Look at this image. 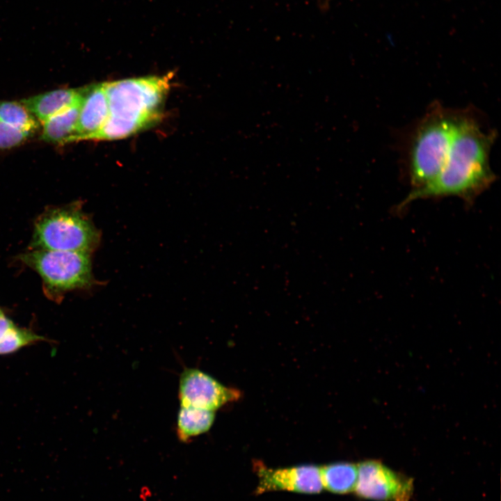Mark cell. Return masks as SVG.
<instances>
[{
	"label": "cell",
	"mask_w": 501,
	"mask_h": 501,
	"mask_svg": "<svg viewBox=\"0 0 501 501\" xmlns=\"http://www.w3.org/2000/svg\"><path fill=\"white\" fill-rule=\"evenodd\" d=\"M41 339L30 331L10 326L0 340V354H6Z\"/></svg>",
	"instance_id": "obj_15"
},
{
	"label": "cell",
	"mask_w": 501,
	"mask_h": 501,
	"mask_svg": "<svg viewBox=\"0 0 501 501\" xmlns=\"http://www.w3.org/2000/svg\"><path fill=\"white\" fill-rule=\"evenodd\" d=\"M86 88H60L31 96L20 102L42 124L56 114L81 101Z\"/></svg>",
	"instance_id": "obj_10"
},
{
	"label": "cell",
	"mask_w": 501,
	"mask_h": 501,
	"mask_svg": "<svg viewBox=\"0 0 501 501\" xmlns=\"http://www.w3.org/2000/svg\"><path fill=\"white\" fill-rule=\"evenodd\" d=\"M172 74L105 83L108 118L87 140L125 138L157 120L170 87Z\"/></svg>",
	"instance_id": "obj_2"
},
{
	"label": "cell",
	"mask_w": 501,
	"mask_h": 501,
	"mask_svg": "<svg viewBox=\"0 0 501 501\" xmlns=\"http://www.w3.org/2000/svg\"><path fill=\"white\" fill-rule=\"evenodd\" d=\"M109 115L105 83L86 88L71 142L84 141L98 132Z\"/></svg>",
	"instance_id": "obj_9"
},
{
	"label": "cell",
	"mask_w": 501,
	"mask_h": 501,
	"mask_svg": "<svg viewBox=\"0 0 501 501\" xmlns=\"http://www.w3.org/2000/svg\"><path fill=\"white\" fill-rule=\"evenodd\" d=\"M493 129L485 128L474 111L459 109L452 143L436 177L426 186L411 190L397 205L401 213L416 200L456 196L467 205L495 181L490 153L496 139Z\"/></svg>",
	"instance_id": "obj_1"
},
{
	"label": "cell",
	"mask_w": 501,
	"mask_h": 501,
	"mask_svg": "<svg viewBox=\"0 0 501 501\" xmlns=\"http://www.w3.org/2000/svg\"><path fill=\"white\" fill-rule=\"evenodd\" d=\"M31 135L0 120V150H9L24 143Z\"/></svg>",
	"instance_id": "obj_16"
},
{
	"label": "cell",
	"mask_w": 501,
	"mask_h": 501,
	"mask_svg": "<svg viewBox=\"0 0 501 501\" xmlns=\"http://www.w3.org/2000/svg\"><path fill=\"white\" fill-rule=\"evenodd\" d=\"M214 411L181 406L177 418V434L182 441H187L209 430L214 421Z\"/></svg>",
	"instance_id": "obj_13"
},
{
	"label": "cell",
	"mask_w": 501,
	"mask_h": 501,
	"mask_svg": "<svg viewBox=\"0 0 501 501\" xmlns=\"http://www.w3.org/2000/svg\"><path fill=\"white\" fill-rule=\"evenodd\" d=\"M2 315H3L2 314V312H1V310H0V317L2 316Z\"/></svg>",
	"instance_id": "obj_18"
},
{
	"label": "cell",
	"mask_w": 501,
	"mask_h": 501,
	"mask_svg": "<svg viewBox=\"0 0 501 501\" xmlns=\"http://www.w3.org/2000/svg\"><path fill=\"white\" fill-rule=\"evenodd\" d=\"M320 477L326 490L345 494L355 490L358 479V466L350 463H336L319 467Z\"/></svg>",
	"instance_id": "obj_12"
},
{
	"label": "cell",
	"mask_w": 501,
	"mask_h": 501,
	"mask_svg": "<svg viewBox=\"0 0 501 501\" xmlns=\"http://www.w3.org/2000/svg\"><path fill=\"white\" fill-rule=\"evenodd\" d=\"M239 397V391L224 386L199 369L187 367L180 374L178 397L181 406L214 411Z\"/></svg>",
	"instance_id": "obj_7"
},
{
	"label": "cell",
	"mask_w": 501,
	"mask_h": 501,
	"mask_svg": "<svg viewBox=\"0 0 501 501\" xmlns=\"http://www.w3.org/2000/svg\"><path fill=\"white\" fill-rule=\"evenodd\" d=\"M459 110L433 102L415 125L407 152L411 190L426 186L440 170L452 143Z\"/></svg>",
	"instance_id": "obj_3"
},
{
	"label": "cell",
	"mask_w": 501,
	"mask_h": 501,
	"mask_svg": "<svg viewBox=\"0 0 501 501\" xmlns=\"http://www.w3.org/2000/svg\"><path fill=\"white\" fill-rule=\"evenodd\" d=\"M355 488L358 496L380 501H409L413 479L396 472L381 461L367 460L358 464Z\"/></svg>",
	"instance_id": "obj_6"
},
{
	"label": "cell",
	"mask_w": 501,
	"mask_h": 501,
	"mask_svg": "<svg viewBox=\"0 0 501 501\" xmlns=\"http://www.w3.org/2000/svg\"><path fill=\"white\" fill-rule=\"evenodd\" d=\"M99 239V232L89 218L79 206L71 205L51 209L38 218L32 246L90 254Z\"/></svg>",
	"instance_id": "obj_4"
},
{
	"label": "cell",
	"mask_w": 501,
	"mask_h": 501,
	"mask_svg": "<svg viewBox=\"0 0 501 501\" xmlns=\"http://www.w3.org/2000/svg\"><path fill=\"white\" fill-rule=\"evenodd\" d=\"M258 478L256 494L271 491H287L301 493H318L322 490L319 467L302 465L285 468H270L256 463Z\"/></svg>",
	"instance_id": "obj_8"
},
{
	"label": "cell",
	"mask_w": 501,
	"mask_h": 501,
	"mask_svg": "<svg viewBox=\"0 0 501 501\" xmlns=\"http://www.w3.org/2000/svg\"><path fill=\"white\" fill-rule=\"evenodd\" d=\"M82 101L83 100L43 122L40 138L53 144L63 145L70 143L74 134Z\"/></svg>",
	"instance_id": "obj_11"
},
{
	"label": "cell",
	"mask_w": 501,
	"mask_h": 501,
	"mask_svg": "<svg viewBox=\"0 0 501 501\" xmlns=\"http://www.w3.org/2000/svg\"><path fill=\"white\" fill-rule=\"evenodd\" d=\"M0 120L31 135L40 124L21 102L0 100Z\"/></svg>",
	"instance_id": "obj_14"
},
{
	"label": "cell",
	"mask_w": 501,
	"mask_h": 501,
	"mask_svg": "<svg viewBox=\"0 0 501 501\" xmlns=\"http://www.w3.org/2000/svg\"><path fill=\"white\" fill-rule=\"evenodd\" d=\"M13 325L12 321L3 315L0 317V340L6 333L7 330Z\"/></svg>",
	"instance_id": "obj_17"
},
{
	"label": "cell",
	"mask_w": 501,
	"mask_h": 501,
	"mask_svg": "<svg viewBox=\"0 0 501 501\" xmlns=\"http://www.w3.org/2000/svg\"><path fill=\"white\" fill-rule=\"evenodd\" d=\"M21 259L38 273L45 292L51 296L86 287L92 281L89 253L35 249L23 254Z\"/></svg>",
	"instance_id": "obj_5"
}]
</instances>
